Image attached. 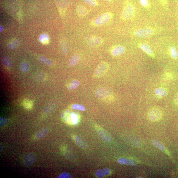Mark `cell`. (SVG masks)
Returning <instances> with one entry per match:
<instances>
[{"label":"cell","instance_id":"25","mask_svg":"<svg viewBox=\"0 0 178 178\" xmlns=\"http://www.w3.org/2000/svg\"><path fill=\"white\" fill-rule=\"evenodd\" d=\"M60 45L62 51L64 55H67L68 54V48L64 40H62L60 42Z\"/></svg>","mask_w":178,"mask_h":178},{"label":"cell","instance_id":"37","mask_svg":"<svg viewBox=\"0 0 178 178\" xmlns=\"http://www.w3.org/2000/svg\"><path fill=\"white\" fill-rule=\"evenodd\" d=\"M160 3L164 7H167L168 5V0H158Z\"/></svg>","mask_w":178,"mask_h":178},{"label":"cell","instance_id":"9","mask_svg":"<svg viewBox=\"0 0 178 178\" xmlns=\"http://www.w3.org/2000/svg\"><path fill=\"white\" fill-rule=\"evenodd\" d=\"M139 47L142 51H143L149 56L154 57V54L151 47L148 44L145 43L139 44Z\"/></svg>","mask_w":178,"mask_h":178},{"label":"cell","instance_id":"31","mask_svg":"<svg viewBox=\"0 0 178 178\" xmlns=\"http://www.w3.org/2000/svg\"><path fill=\"white\" fill-rule=\"evenodd\" d=\"M45 78V76L43 73H38L35 76V79L36 80H43Z\"/></svg>","mask_w":178,"mask_h":178},{"label":"cell","instance_id":"19","mask_svg":"<svg viewBox=\"0 0 178 178\" xmlns=\"http://www.w3.org/2000/svg\"><path fill=\"white\" fill-rule=\"evenodd\" d=\"M39 38L40 42L43 44H47L49 43V35L46 33L40 35Z\"/></svg>","mask_w":178,"mask_h":178},{"label":"cell","instance_id":"11","mask_svg":"<svg viewBox=\"0 0 178 178\" xmlns=\"http://www.w3.org/2000/svg\"><path fill=\"white\" fill-rule=\"evenodd\" d=\"M125 49L124 46H118L114 48L111 52L112 55L115 56H117L122 55L124 53Z\"/></svg>","mask_w":178,"mask_h":178},{"label":"cell","instance_id":"26","mask_svg":"<svg viewBox=\"0 0 178 178\" xmlns=\"http://www.w3.org/2000/svg\"><path fill=\"white\" fill-rule=\"evenodd\" d=\"M30 68V65L27 62H24L21 64L20 68L21 71L23 72H27L29 70Z\"/></svg>","mask_w":178,"mask_h":178},{"label":"cell","instance_id":"7","mask_svg":"<svg viewBox=\"0 0 178 178\" xmlns=\"http://www.w3.org/2000/svg\"><path fill=\"white\" fill-rule=\"evenodd\" d=\"M162 116V113L159 109L153 108L149 111L148 117L149 119L153 121H156L159 120Z\"/></svg>","mask_w":178,"mask_h":178},{"label":"cell","instance_id":"18","mask_svg":"<svg viewBox=\"0 0 178 178\" xmlns=\"http://www.w3.org/2000/svg\"><path fill=\"white\" fill-rule=\"evenodd\" d=\"M80 57L78 54H74L70 59L68 62V65L71 67L77 65L79 61Z\"/></svg>","mask_w":178,"mask_h":178},{"label":"cell","instance_id":"13","mask_svg":"<svg viewBox=\"0 0 178 178\" xmlns=\"http://www.w3.org/2000/svg\"><path fill=\"white\" fill-rule=\"evenodd\" d=\"M49 129L48 127H45L42 128L37 133L36 137L38 139H41L46 136L48 134Z\"/></svg>","mask_w":178,"mask_h":178},{"label":"cell","instance_id":"4","mask_svg":"<svg viewBox=\"0 0 178 178\" xmlns=\"http://www.w3.org/2000/svg\"><path fill=\"white\" fill-rule=\"evenodd\" d=\"M154 33V30L151 28H144L137 30L135 32V35L138 37L145 38L152 36Z\"/></svg>","mask_w":178,"mask_h":178},{"label":"cell","instance_id":"34","mask_svg":"<svg viewBox=\"0 0 178 178\" xmlns=\"http://www.w3.org/2000/svg\"><path fill=\"white\" fill-rule=\"evenodd\" d=\"M54 107L52 105V103L49 104L48 106L46 107L44 109V111L46 113H49L52 112V111L54 110Z\"/></svg>","mask_w":178,"mask_h":178},{"label":"cell","instance_id":"22","mask_svg":"<svg viewBox=\"0 0 178 178\" xmlns=\"http://www.w3.org/2000/svg\"><path fill=\"white\" fill-rule=\"evenodd\" d=\"M39 59L40 62L44 64L45 65L48 66H51L53 65V62L51 59L45 57L40 56Z\"/></svg>","mask_w":178,"mask_h":178},{"label":"cell","instance_id":"39","mask_svg":"<svg viewBox=\"0 0 178 178\" xmlns=\"http://www.w3.org/2000/svg\"><path fill=\"white\" fill-rule=\"evenodd\" d=\"M3 28L2 26H1V27H0V30H1V32L3 31Z\"/></svg>","mask_w":178,"mask_h":178},{"label":"cell","instance_id":"15","mask_svg":"<svg viewBox=\"0 0 178 178\" xmlns=\"http://www.w3.org/2000/svg\"><path fill=\"white\" fill-rule=\"evenodd\" d=\"M75 141L78 146L80 148L86 149L87 148V144L84 140L82 137L76 136L75 137Z\"/></svg>","mask_w":178,"mask_h":178},{"label":"cell","instance_id":"40","mask_svg":"<svg viewBox=\"0 0 178 178\" xmlns=\"http://www.w3.org/2000/svg\"><path fill=\"white\" fill-rule=\"evenodd\" d=\"M1 146V152L2 150V148H3V147H2V146Z\"/></svg>","mask_w":178,"mask_h":178},{"label":"cell","instance_id":"8","mask_svg":"<svg viewBox=\"0 0 178 178\" xmlns=\"http://www.w3.org/2000/svg\"><path fill=\"white\" fill-rule=\"evenodd\" d=\"M36 157L34 153H28L26 154L25 157L24 162L27 166H32L35 162Z\"/></svg>","mask_w":178,"mask_h":178},{"label":"cell","instance_id":"5","mask_svg":"<svg viewBox=\"0 0 178 178\" xmlns=\"http://www.w3.org/2000/svg\"><path fill=\"white\" fill-rule=\"evenodd\" d=\"M88 44L92 47H97L100 46L102 43V40L100 37L96 36H89L86 38Z\"/></svg>","mask_w":178,"mask_h":178},{"label":"cell","instance_id":"33","mask_svg":"<svg viewBox=\"0 0 178 178\" xmlns=\"http://www.w3.org/2000/svg\"><path fill=\"white\" fill-rule=\"evenodd\" d=\"M32 103L31 101L27 100L23 102V106L25 108L27 109L31 108L32 106Z\"/></svg>","mask_w":178,"mask_h":178},{"label":"cell","instance_id":"12","mask_svg":"<svg viewBox=\"0 0 178 178\" xmlns=\"http://www.w3.org/2000/svg\"><path fill=\"white\" fill-rule=\"evenodd\" d=\"M77 15L80 17H83L87 15L89 13L87 9L82 5L78 6L76 8Z\"/></svg>","mask_w":178,"mask_h":178},{"label":"cell","instance_id":"1","mask_svg":"<svg viewBox=\"0 0 178 178\" xmlns=\"http://www.w3.org/2000/svg\"><path fill=\"white\" fill-rule=\"evenodd\" d=\"M113 16V14L111 12L102 14L95 19L93 21V25L96 26L105 25L112 19Z\"/></svg>","mask_w":178,"mask_h":178},{"label":"cell","instance_id":"14","mask_svg":"<svg viewBox=\"0 0 178 178\" xmlns=\"http://www.w3.org/2000/svg\"><path fill=\"white\" fill-rule=\"evenodd\" d=\"M110 170L109 168H105L97 170L96 175L97 177L101 178L110 174Z\"/></svg>","mask_w":178,"mask_h":178},{"label":"cell","instance_id":"28","mask_svg":"<svg viewBox=\"0 0 178 178\" xmlns=\"http://www.w3.org/2000/svg\"><path fill=\"white\" fill-rule=\"evenodd\" d=\"M71 120L73 124H77L78 122V117L77 114L75 113H72L71 114Z\"/></svg>","mask_w":178,"mask_h":178},{"label":"cell","instance_id":"10","mask_svg":"<svg viewBox=\"0 0 178 178\" xmlns=\"http://www.w3.org/2000/svg\"><path fill=\"white\" fill-rule=\"evenodd\" d=\"M98 133L99 136L104 141L108 142L111 141V138L110 135L105 131L102 129L99 130Z\"/></svg>","mask_w":178,"mask_h":178},{"label":"cell","instance_id":"27","mask_svg":"<svg viewBox=\"0 0 178 178\" xmlns=\"http://www.w3.org/2000/svg\"><path fill=\"white\" fill-rule=\"evenodd\" d=\"M153 142L154 145L156 147V148L162 151L165 150V148L164 146L160 142L156 140H154Z\"/></svg>","mask_w":178,"mask_h":178},{"label":"cell","instance_id":"30","mask_svg":"<svg viewBox=\"0 0 178 178\" xmlns=\"http://www.w3.org/2000/svg\"><path fill=\"white\" fill-rule=\"evenodd\" d=\"M84 1L87 4L92 6H96L98 5L96 0H84Z\"/></svg>","mask_w":178,"mask_h":178},{"label":"cell","instance_id":"32","mask_svg":"<svg viewBox=\"0 0 178 178\" xmlns=\"http://www.w3.org/2000/svg\"><path fill=\"white\" fill-rule=\"evenodd\" d=\"M140 3L141 5L145 8H148L149 7V3L148 0H139Z\"/></svg>","mask_w":178,"mask_h":178},{"label":"cell","instance_id":"17","mask_svg":"<svg viewBox=\"0 0 178 178\" xmlns=\"http://www.w3.org/2000/svg\"><path fill=\"white\" fill-rule=\"evenodd\" d=\"M155 93L157 96L161 98L167 95V91L164 88L159 87L155 90Z\"/></svg>","mask_w":178,"mask_h":178},{"label":"cell","instance_id":"20","mask_svg":"<svg viewBox=\"0 0 178 178\" xmlns=\"http://www.w3.org/2000/svg\"><path fill=\"white\" fill-rule=\"evenodd\" d=\"M2 62L4 66L7 68H10L12 65V63L8 57L4 56L2 59Z\"/></svg>","mask_w":178,"mask_h":178},{"label":"cell","instance_id":"6","mask_svg":"<svg viewBox=\"0 0 178 178\" xmlns=\"http://www.w3.org/2000/svg\"><path fill=\"white\" fill-rule=\"evenodd\" d=\"M111 93L110 90L105 87H101L98 88L95 91V95L99 99H104L110 97Z\"/></svg>","mask_w":178,"mask_h":178},{"label":"cell","instance_id":"29","mask_svg":"<svg viewBox=\"0 0 178 178\" xmlns=\"http://www.w3.org/2000/svg\"><path fill=\"white\" fill-rule=\"evenodd\" d=\"M72 108L75 110H79L82 111H85V107L82 105H79L78 104H75L72 106Z\"/></svg>","mask_w":178,"mask_h":178},{"label":"cell","instance_id":"38","mask_svg":"<svg viewBox=\"0 0 178 178\" xmlns=\"http://www.w3.org/2000/svg\"><path fill=\"white\" fill-rule=\"evenodd\" d=\"M174 101L175 103L176 104V105H178V92L175 96Z\"/></svg>","mask_w":178,"mask_h":178},{"label":"cell","instance_id":"36","mask_svg":"<svg viewBox=\"0 0 178 178\" xmlns=\"http://www.w3.org/2000/svg\"><path fill=\"white\" fill-rule=\"evenodd\" d=\"M71 175L69 173H65L59 175L57 177L58 178H71Z\"/></svg>","mask_w":178,"mask_h":178},{"label":"cell","instance_id":"23","mask_svg":"<svg viewBox=\"0 0 178 178\" xmlns=\"http://www.w3.org/2000/svg\"><path fill=\"white\" fill-rule=\"evenodd\" d=\"M80 84V82L79 80H73L70 82V85L68 87V89L70 90L75 89L79 86Z\"/></svg>","mask_w":178,"mask_h":178},{"label":"cell","instance_id":"16","mask_svg":"<svg viewBox=\"0 0 178 178\" xmlns=\"http://www.w3.org/2000/svg\"><path fill=\"white\" fill-rule=\"evenodd\" d=\"M118 162L121 164L124 165L134 166L136 165V162L135 161L125 158L119 159Z\"/></svg>","mask_w":178,"mask_h":178},{"label":"cell","instance_id":"41","mask_svg":"<svg viewBox=\"0 0 178 178\" xmlns=\"http://www.w3.org/2000/svg\"><path fill=\"white\" fill-rule=\"evenodd\" d=\"M106 1L108 2H111L112 1V0H106Z\"/></svg>","mask_w":178,"mask_h":178},{"label":"cell","instance_id":"2","mask_svg":"<svg viewBox=\"0 0 178 178\" xmlns=\"http://www.w3.org/2000/svg\"><path fill=\"white\" fill-rule=\"evenodd\" d=\"M135 12L134 7L130 3L126 4L123 9L121 18L123 20L130 19L133 16Z\"/></svg>","mask_w":178,"mask_h":178},{"label":"cell","instance_id":"24","mask_svg":"<svg viewBox=\"0 0 178 178\" xmlns=\"http://www.w3.org/2000/svg\"><path fill=\"white\" fill-rule=\"evenodd\" d=\"M170 53L171 56L174 59H177L178 57L177 49L174 46H172L170 48Z\"/></svg>","mask_w":178,"mask_h":178},{"label":"cell","instance_id":"35","mask_svg":"<svg viewBox=\"0 0 178 178\" xmlns=\"http://www.w3.org/2000/svg\"><path fill=\"white\" fill-rule=\"evenodd\" d=\"M8 119L1 118L0 119V125L1 126H3L6 125L8 122Z\"/></svg>","mask_w":178,"mask_h":178},{"label":"cell","instance_id":"3","mask_svg":"<svg viewBox=\"0 0 178 178\" xmlns=\"http://www.w3.org/2000/svg\"><path fill=\"white\" fill-rule=\"evenodd\" d=\"M109 68V65L107 63L103 62L99 64L95 69L94 75L96 78L101 77L105 74Z\"/></svg>","mask_w":178,"mask_h":178},{"label":"cell","instance_id":"21","mask_svg":"<svg viewBox=\"0 0 178 178\" xmlns=\"http://www.w3.org/2000/svg\"><path fill=\"white\" fill-rule=\"evenodd\" d=\"M19 40L17 39H14L8 44V47L10 49H14L16 48L20 45Z\"/></svg>","mask_w":178,"mask_h":178}]
</instances>
